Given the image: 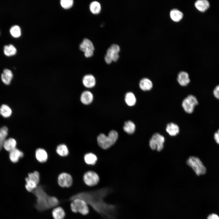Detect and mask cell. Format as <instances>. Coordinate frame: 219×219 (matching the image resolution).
Returning a JSON list of instances; mask_svg holds the SVG:
<instances>
[{
    "instance_id": "cell-1",
    "label": "cell",
    "mask_w": 219,
    "mask_h": 219,
    "mask_svg": "<svg viewBox=\"0 0 219 219\" xmlns=\"http://www.w3.org/2000/svg\"><path fill=\"white\" fill-rule=\"evenodd\" d=\"M112 192V189L108 188L82 192L73 195L69 200L72 201L76 198L81 199L90 206L103 219H117L118 206L108 203L104 199Z\"/></svg>"
},
{
    "instance_id": "cell-2",
    "label": "cell",
    "mask_w": 219,
    "mask_h": 219,
    "mask_svg": "<svg viewBox=\"0 0 219 219\" xmlns=\"http://www.w3.org/2000/svg\"><path fill=\"white\" fill-rule=\"evenodd\" d=\"M36 197L34 206L37 210L43 211L50 209L48 203L49 195L41 185L38 186L32 192Z\"/></svg>"
},
{
    "instance_id": "cell-3",
    "label": "cell",
    "mask_w": 219,
    "mask_h": 219,
    "mask_svg": "<svg viewBox=\"0 0 219 219\" xmlns=\"http://www.w3.org/2000/svg\"><path fill=\"white\" fill-rule=\"evenodd\" d=\"M118 134L114 130L111 131L108 135L103 134H100L97 137V142L99 146L103 149H107L113 145L116 141Z\"/></svg>"
},
{
    "instance_id": "cell-4",
    "label": "cell",
    "mask_w": 219,
    "mask_h": 219,
    "mask_svg": "<svg viewBox=\"0 0 219 219\" xmlns=\"http://www.w3.org/2000/svg\"><path fill=\"white\" fill-rule=\"evenodd\" d=\"M187 164L191 167L197 176L204 175L206 172V168L198 157H189L186 161Z\"/></svg>"
},
{
    "instance_id": "cell-5",
    "label": "cell",
    "mask_w": 219,
    "mask_h": 219,
    "mask_svg": "<svg viewBox=\"0 0 219 219\" xmlns=\"http://www.w3.org/2000/svg\"><path fill=\"white\" fill-rule=\"evenodd\" d=\"M70 205L71 210L74 213L79 212L84 215H87L89 213L88 204L83 200L75 199L72 201Z\"/></svg>"
},
{
    "instance_id": "cell-6",
    "label": "cell",
    "mask_w": 219,
    "mask_h": 219,
    "mask_svg": "<svg viewBox=\"0 0 219 219\" xmlns=\"http://www.w3.org/2000/svg\"><path fill=\"white\" fill-rule=\"evenodd\" d=\"M165 139L163 136L159 133L154 134L151 138L149 142L150 148L153 150H156L160 151L164 147Z\"/></svg>"
},
{
    "instance_id": "cell-7",
    "label": "cell",
    "mask_w": 219,
    "mask_h": 219,
    "mask_svg": "<svg viewBox=\"0 0 219 219\" xmlns=\"http://www.w3.org/2000/svg\"><path fill=\"white\" fill-rule=\"evenodd\" d=\"M198 104L196 98L193 95H189L183 101L182 107L185 111L188 113H192L195 107Z\"/></svg>"
},
{
    "instance_id": "cell-8",
    "label": "cell",
    "mask_w": 219,
    "mask_h": 219,
    "mask_svg": "<svg viewBox=\"0 0 219 219\" xmlns=\"http://www.w3.org/2000/svg\"><path fill=\"white\" fill-rule=\"evenodd\" d=\"M57 183L61 187L69 188L72 185L73 180L72 176L68 173L63 172L60 174L57 177Z\"/></svg>"
},
{
    "instance_id": "cell-9",
    "label": "cell",
    "mask_w": 219,
    "mask_h": 219,
    "mask_svg": "<svg viewBox=\"0 0 219 219\" xmlns=\"http://www.w3.org/2000/svg\"><path fill=\"white\" fill-rule=\"evenodd\" d=\"M79 49L84 53L86 57L92 56L94 50V46L92 42L89 39H84L79 46Z\"/></svg>"
},
{
    "instance_id": "cell-10",
    "label": "cell",
    "mask_w": 219,
    "mask_h": 219,
    "mask_svg": "<svg viewBox=\"0 0 219 219\" xmlns=\"http://www.w3.org/2000/svg\"><path fill=\"white\" fill-rule=\"evenodd\" d=\"M83 179L85 183L90 186L96 185L99 181V177L97 174L92 171L85 172L84 175Z\"/></svg>"
},
{
    "instance_id": "cell-11",
    "label": "cell",
    "mask_w": 219,
    "mask_h": 219,
    "mask_svg": "<svg viewBox=\"0 0 219 219\" xmlns=\"http://www.w3.org/2000/svg\"><path fill=\"white\" fill-rule=\"evenodd\" d=\"M120 50V47L118 45L113 44L107 50L105 56L110 58L112 61H116L119 58Z\"/></svg>"
},
{
    "instance_id": "cell-12",
    "label": "cell",
    "mask_w": 219,
    "mask_h": 219,
    "mask_svg": "<svg viewBox=\"0 0 219 219\" xmlns=\"http://www.w3.org/2000/svg\"><path fill=\"white\" fill-rule=\"evenodd\" d=\"M35 156L36 160L41 163L45 162L48 158L47 151L42 148H38L36 150Z\"/></svg>"
},
{
    "instance_id": "cell-13",
    "label": "cell",
    "mask_w": 219,
    "mask_h": 219,
    "mask_svg": "<svg viewBox=\"0 0 219 219\" xmlns=\"http://www.w3.org/2000/svg\"><path fill=\"white\" fill-rule=\"evenodd\" d=\"M9 152V159L13 163L17 162L19 159L22 158L24 155V153L22 151L16 148Z\"/></svg>"
},
{
    "instance_id": "cell-14",
    "label": "cell",
    "mask_w": 219,
    "mask_h": 219,
    "mask_svg": "<svg viewBox=\"0 0 219 219\" xmlns=\"http://www.w3.org/2000/svg\"><path fill=\"white\" fill-rule=\"evenodd\" d=\"M82 83L83 85L87 88H92L94 87L96 83V80L94 77L91 74L85 75L82 79Z\"/></svg>"
},
{
    "instance_id": "cell-15",
    "label": "cell",
    "mask_w": 219,
    "mask_h": 219,
    "mask_svg": "<svg viewBox=\"0 0 219 219\" xmlns=\"http://www.w3.org/2000/svg\"><path fill=\"white\" fill-rule=\"evenodd\" d=\"M13 77V75L11 70L5 69L1 74V78L2 82L6 85L10 83Z\"/></svg>"
},
{
    "instance_id": "cell-16",
    "label": "cell",
    "mask_w": 219,
    "mask_h": 219,
    "mask_svg": "<svg viewBox=\"0 0 219 219\" xmlns=\"http://www.w3.org/2000/svg\"><path fill=\"white\" fill-rule=\"evenodd\" d=\"M93 96L92 94L88 91L83 92L80 96L81 102L84 105H89L92 101Z\"/></svg>"
},
{
    "instance_id": "cell-17",
    "label": "cell",
    "mask_w": 219,
    "mask_h": 219,
    "mask_svg": "<svg viewBox=\"0 0 219 219\" xmlns=\"http://www.w3.org/2000/svg\"><path fill=\"white\" fill-rule=\"evenodd\" d=\"M17 144L16 141L14 138L10 137L5 140L3 148L6 151L10 152L16 148Z\"/></svg>"
},
{
    "instance_id": "cell-18",
    "label": "cell",
    "mask_w": 219,
    "mask_h": 219,
    "mask_svg": "<svg viewBox=\"0 0 219 219\" xmlns=\"http://www.w3.org/2000/svg\"><path fill=\"white\" fill-rule=\"evenodd\" d=\"M177 81L181 86L187 85L190 81L188 73L184 71L180 72L178 75Z\"/></svg>"
},
{
    "instance_id": "cell-19",
    "label": "cell",
    "mask_w": 219,
    "mask_h": 219,
    "mask_svg": "<svg viewBox=\"0 0 219 219\" xmlns=\"http://www.w3.org/2000/svg\"><path fill=\"white\" fill-rule=\"evenodd\" d=\"M166 130L170 136H176L179 133V129L178 125L176 124L171 123L167 124Z\"/></svg>"
},
{
    "instance_id": "cell-20",
    "label": "cell",
    "mask_w": 219,
    "mask_h": 219,
    "mask_svg": "<svg viewBox=\"0 0 219 219\" xmlns=\"http://www.w3.org/2000/svg\"><path fill=\"white\" fill-rule=\"evenodd\" d=\"M52 214L54 219H64L65 216V211L61 207L54 208L52 211Z\"/></svg>"
},
{
    "instance_id": "cell-21",
    "label": "cell",
    "mask_w": 219,
    "mask_h": 219,
    "mask_svg": "<svg viewBox=\"0 0 219 219\" xmlns=\"http://www.w3.org/2000/svg\"><path fill=\"white\" fill-rule=\"evenodd\" d=\"M139 85L140 88L144 91L150 90L153 87L152 82L147 78L142 79L139 82Z\"/></svg>"
},
{
    "instance_id": "cell-22",
    "label": "cell",
    "mask_w": 219,
    "mask_h": 219,
    "mask_svg": "<svg viewBox=\"0 0 219 219\" xmlns=\"http://www.w3.org/2000/svg\"><path fill=\"white\" fill-rule=\"evenodd\" d=\"M195 6L199 11L204 12L209 8L210 6L209 2L206 0H198L195 3Z\"/></svg>"
},
{
    "instance_id": "cell-23",
    "label": "cell",
    "mask_w": 219,
    "mask_h": 219,
    "mask_svg": "<svg viewBox=\"0 0 219 219\" xmlns=\"http://www.w3.org/2000/svg\"><path fill=\"white\" fill-rule=\"evenodd\" d=\"M171 19L173 21L178 22L180 21L183 17V14L179 10L174 9L171 10L170 12Z\"/></svg>"
},
{
    "instance_id": "cell-24",
    "label": "cell",
    "mask_w": 219,
    "mask_h": 219,
    "mask_svg": "<svg viewBox=\"0 0 219 219\" xmlns=\"http://www.w3.org/2000/svg\"><path fill=\"white\" fill-rule=\"evenodd\" d=\"M56 152L59 155L63 157L68 156L69 153L68 147L64 144H60L57 146L56 148Z\"/></svg>"
},
{
    "instance_id": "cell-25",
    "label": "cell",
    "mask_w": 219,
    "mask_h": 219,
    "mask_svg": "<svg viewBox=\"0 0 219 219\" xmlns=\"http://www.w3.org/2000/svg\"><path fill=\"white\" fill-rule=\"evenodd\" d=\"M8 129L7 127L3 126L0 128V151L3 147V145L8 135Z\"/></svg>"
},
{
    "instance_id": "cell-26",
    "label": "cell",
    "mask_w": 219,
    "mask_h": 219,
    "mask_svg": "<svg viewBox=\"0 0 219 219\" xmlns=\"http://www.w3.org/2000/svg\"><path fill=\"white\" fill-rule=\"evenodd\" d=\"M12 111L11 108L6 104H2L0 107V114L3 117L7 118L11 116Z\"/></svg>"
},
{
    "instance_id": "cell-27",
    "label": "cell",
    "mask_w": 219,
    "mask_h": 219,
    "mask_svg": "<svg viewBox=\"0 0 219 219\" xmlns=\"http://www.w3.org/2000/svg\"><path fill=\"white\" fill-rule=\"evenodd\" d=\"M126 103L129 106H134L136 102V99L134 94L131 92H127L125 97Z\"/></svg>"
},
{
    "instance_id": "cell-28",
    "label": "cell",
    "mask_w": 219,
    "mask_h": 219,
    "mask_svg": "<svg viewBox=\"0 0 219 219\" xmlns=\"http://www.w3.org/2000/svg\"><path fill=\"white\" fill-rule=\"evenodd\" d=\"M26 183L25 187L26 190L29 192H32L37 186L38 185L33 180L28 177L25 179Z\"/></svg>"
},
{
    "instance_id": "cell-29",
    "label": "cell",
    "mask_w": 219,
    "mask_h": 219,
    "mask_svg": "<svg viewBox=\"0 0 219 219\" xmlns=\"http://www.w3.org/2000/svg\"><path fill=\"white\" fill-rule=\"evenodd\" d=\"M124 130L129 134L134 133L135 130V125L132 121L129 120L126 122L123 127Z\"/></svg>"
},
{
    "instance_id": "cell-30",
    "label": "cell",
    "mask_w": 219,
    "mask_h": 219,
    "mask_svg": "<svg viewBox=\"0 0 219 219\" xmlns=\"http://www.w3.org/2000/svg\"><path fill=\"white\" fill-rule=\"evenodd\" d=\"M17 51L16 48L12 44L5 45L4 47V52L5 54L7 56H10L15 54Z\"/></svg>"
},
{
    "instance_id": "cell-31",
    "label": "cell",
    "mask_w": 219,
    "mask_h": 219,
    "mask_svg": "<svg viewBox=\"0 0 219 219\" xmlns=\"http://www.w3.org/2000/svg\"><path fill=\"white\" fill-rule=\"evenodd\" d=\"M84 159L85 162L88 164L94 165L97 160V157L94 154L89 153L85 154Z\"/></svg>"
},
{
    "instance_id": "cell-32",
    "label": "cell",
    "mask_w": 219,
    "mask_h": 219,
    "mask_svg": "<svg viewBox=\"0 0 219 219\" xmlns=\"http://www.w3.org/2000/svg\"><path fill=\"white\" fill-rule=\"evenodd\" d=\"M90 10L93 14H99L101 10V6L100 3L97 1L92 2L90 5Z\"/></svg>"
},
{
    "instance_id": "cell-33",
    "label": "cell",
    "mask_w": 219,
    "mask_h": 219,
    "mask_svg": "<svg viewBox=\"0 0 219 219\" xmlns=\"http://www.w3.org/2000/svg\"><path fill=\"white\" fill-rule=\"evenodd\" d=\"M59 201L56 197L53 196H49L48 198V203L50 208L56 207L59 204Z\"/></svg>"
},
{
    "instance_id": "cell-34",
    "label": "cell",
    "mask_w": 219,
    "mask_h": 219,
    "mask_svg": "<svg viewBox=\"0 0 219 219\" xmlns=\"http://www.w3.org/2000/svg\"><path fill=\"white\" fill-rule=\"evenodd\" d=\"M10 32L12 35L15 37H19L21 34V29L20 27L17 25L12 26Z\"/></svg>"
},
{
    "instance_id": "cell-35",
    "label": "cell",
    "mask_w": 219,
    "mask_h": 219,
    "mask_svg": "<svg viewBox=\"0 0 219 219\" xmlns=\"http://www.w3.org/2000/svg\"><path fill=\"white\" fill-rule=\"evenodd\" d=\"M28 177L35 181L36 183L38 185L40 181V175L39 172L35 171L32 172H30L28 174Z\"/></svg>"
},
{
    "instance_id": "cell-36",
    "label": "cell",
    "mask_w": 219,
    "mask_h": 219,
    "mask_svg": "<svg viewBox=\"0 0 219 219\" xmlns=\"http://www.w3.org/2000/svg\"><path fill=\"white\" fill-rule=\"evenodd\" d=\"M60 3L63 8L65 9H68L72 6L73 1L72 0H61Z\"/></svg>"
},
{
    "instance_id": "cell-37",
    "label": "cell",
    "mask_w": 219,
    "mask_h": 219,
    "mask_svg": "<svg viewBox=\"0 0 219 219\" xmlns=\"http://www.w3.org/2000/svg\"><path fill=\"white\" fill-rule=\"evenodd\" d=\"M213 94L216 99L219 100V84L217 85L214 89Z\"/></svg>"
},
{
    "instance_id": "cell-38",
    "label": "cell",
    "mask_w": 219,
    "mask_h": 219,
    "mask_svg": "<svg viewBox=\"0 0 219 219\" xmlns=\"http://www.w3.org/2000/svg\"><path fill=\"white\" fill-rule=\"evenodd\" d=\"M214 139L216 143L219 144V129L214 133Z\"/></svg>"
},
{
    "instance_id": "cell-39",
    "label": "cell",
    "mask_w": 219,
    "mask_h": 219,
    "mask_svg": "<svg viewBox=\"0 0 219 219\" xmlns=\"http://www.w3.org/2000/svg\"><path fill=\"white\" fill-rule=\"evenodd\" d=\"M207 219H219V217L215 214H211L208 217Z\"/></svg>"
}]
</instances>
